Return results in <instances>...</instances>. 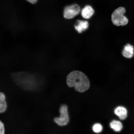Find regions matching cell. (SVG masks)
<instances>
[{"label": "cell", "instance_id": "6da1fadb", "mask_svg": "<svg viewBox=\"0 0 134 134\" xmlns=\"http://www.w3.org/2000/svg\"><path fill=\"white\" fill-rule=\"evenodd\" d=\"M66 83L70 87H74L76 91L83 93L90 87V82L84 73L78 71L71 72L67 76Z\"/></svg>", "mask_w": 134, "mask_h": 134}, {"label": "cell", "instance_id": "7a4b0ae2", "mask_svg": "<svg viewBox=\"0 0 134 134\" xmlns=\"http://www.w3.org/2000/svg\"><path fill=\"white\" fill-rule=\"evenodd\" d=\"M12 77L18 86L25 90H36L38 87L40 83L39 80L35 75L25 72L13 74Z\"/></svg>", "mask_w": 134, "mask_h": 134}, {"label": "cell", "instance_id": "3957f363", "mask_svg": "<svg viewBox=\"0 0 134 134\" xmlns=\"http://www.w3.org/2000/svg\"><path fill=\"white\" fill-rule=\"evenodd\" d=\"M126 10L124 8L119 7L115 10L111 15V21L114 25L124 26L128 24V20L124 15Z\"/></svg>", "mask_w": 134, "mask_h": 134}, {"label": "cell", "instance_id": "277c9868", "mask_svg": "<svg viewBox=\"0 0 134 134\" xmlns=\"http://www.w3.org/2000/svg\"><path fill=\"white\" fill-rule=\"evenodd\" d=\"M60 117L55 118L54 121L60 126H64L68 124L69 121L68 106L66 105H62L60 109Z\"/></svg>", "mask_w": 134, "mask_h": 134}, {"label": "cell", "instance_id": "5b68a950", "mask_svg": "<svg viewBox=\"0 0 134 134\" xmlns=\"http://www.w3.org/2000/svg\"><path fill=\"white\" fill-rule=\"evenodd\" d=\"M80 8L77 4H73L66 7L63 12V17L65 19H72L79 14Z\"/></svg>", "mask_w": 134, "mask_h": 134}, {"label": "cell", "instance_id": "8992f818", "mask_svg": "<svg viewBox=\"0 0 134 134\" xmlns=\"http://www.w3.org/2000/svg\"><path fill=\"white\" fill-rule=\"evenodd\" d=\"M114 112L119 120L122 121L127 120L129 115V110L127 106L124 105L116 107L114 110Z\"/></svg>", "mask_w": 134, "mask_h": 134}, {"label": "cell", "instance_id": "52a82bcc", "mask_svg": "<svg viewBox=\"0 0 134 134\" xmlns=\"http://www.w3.org/2000/svg\"><path fill=\"white\" fill-rule=\"evenodd\" d=\"M123 121L120 120H113L110 122V126L114 131L116 133H120L123 131L124 128Z\"/></svg>", "mask_w": 134, "mask_h": 134}, {"label": "cell", "instance_id": "ba28073f", "mask_svg": "<svg viewBox=\"0 0 134 134\" xmlns=\"http://www.w3.org/2000/svg\"><path fill=\"white\" fill-rule=\"evenodd\" d=\"M74 26L75 30L78 33H81L88 29L89 23L87 21L79 20Z\"/></svg>", "mask_w": 134, "mask_h": 134}, {"label": "cell", "instance_id": "9c48e42d", "mask_svg": "<svg viewBox=\"0 0 134 134\" xmlns=\"http://www.w3.org/2000/svg\"><path fill=\"white\" fill-rule=\"evenodd\" d=\"M94 13V10L93 7L89 5H87L82 10L81 15L83 18L88 19L91 18Z\"/></svg>", "mask_w": 134, "mask_h": 134}, {"label": "cell", "instance_id": "30bf717a", "mask_svg": "<svg viewBox=\"0 0 134 134\" xmlns=\"http://www.w3.org/2000/svg\"><path fill=\"white\" fill-rule=\"evenodd\" d=\"M134 47L133 46L130 44L126 45L122 51V54L125 57L131 58L133 57L134 54Z\"/></svg>", "mask_w": 134, "mask_h": 134}, {"label": "cell", "instance_id": "8fae6325", "mask_svg": "<svg viewBox=\"0 0 134 134\" xmlns=\"http://www.w3.org/2000/svg\"><path fill=\"white\" fill-rule=\"evenodd\" d=\"M7 108L5 95L2 92H0V114L4 113Z\"/></svg>", "mask_w": 134, "mask_h": 134}, {"label": "cell", "instance_id": "7c38bea8", "mask_svg": "<svg viewBox=\"0 0 134 134\" xmlns=\"http://www.w3.org/2000/svg\"><path fill=\"white\" fill-rule=\"evenodd\" d=\"M103 126L100 124L97 123L93 125V130L95 133H98L101 132L103 130Z\"/></svg>", "mask_w": 134, "mask_h": 134}, {"label": "cell", "instance_id": "4fadbf2b", "mask_svg": "<svg viewBox=\"0 0 134 134\" xmlns=\"http://www.w3.org/2000/svg\"><path fill=\"white\" fill-rule=\"evenodd\" d=\"M5 128L4 124L0 120V134L5 133Z\"/></svg>", "mask_w": 134, "mask_h": 134}, {"label": "cell", "instance_id": "5bb4252c", "mask_svg": "<svg viewBox=\"0 0 134 134\" xmlns=\"http://www.w3.org/2000/svg\"><path fill=\"white\" fill-rule=\"evenodd\" d=\"M28 2L32 4H36L38 0H26Z\"/></svg>", "mask_w": 134, "mask_h": 134}]
</instances>
